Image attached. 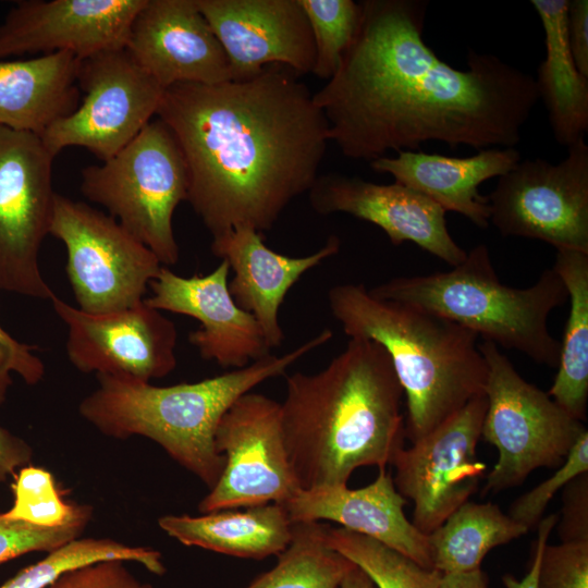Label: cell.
Returning <instances> with one entry per match:
<instances>
[{"instance_id":"obj_1","label":"cell","mask_w":588,"mask_h":588,"mask_svg":"<svg viewBox=\"0 0 588 588\" xmlns=\"http://www.w3.org/2000/svg\"><path fill=\"white\" fill-rule=\"evenodd\" d=\"M359 4L355 38L313 94L345 157L371 162L428 140L476 150L518 144L539 100L535 77L473 49L465 71L442 61L422 38L428 1Z\"/></svg>"},{"instance_id":"obj_2","label":"cell","mask_w":588,"mask_h":588,"mask_svg":"<svg viewBox=\"0 0 588 588\" xmlns=\"http://www.w3.org/2000/svg\"><path fill=\"white\" fill-rule=\"evenodd\" d=\"M313 94L280 64L246 79L163 90L156 117L182 150L186 201L212 238L240 226L262 234L308 193L330 142Z\"/></svg>"},{"instance_id":"obj_3","label":"cell","mask_w":588,"mask_h":588,"mask_svg":"<svg viewBox=\"0 0 588 588\" xmlns=\"http://www.w3.org/2000/svg\"><path fill=\"white\" fill-rule=\"evenodd\" d=\"M403 394L387 351L362 338L323 369L287 376L282 430L301 488L347 486L359 467L391 465L406 438Z\"/></svg>"},{"instance_id":"obj_4","label":"cell","mask_w":588,"mask_h":588,"mask_svg":"<svg viewBox=\"0 0 588 588\" xmlns=\"http://www.w3.org/2000/svg\"><path fill=\"white\" fill-rule=\"evenodd\" d=\"M332 336L333 332L324 329L283 355L270 354L243 368L191 383L157 387L127 376L98 373L97 389L81 401L78 412L105 436H142L155 441L211 489L225 462L215 445L222 416L240 396L284 375Z\"/></svg>"},{"instance_id":"obj_5","label":"cell","mask_w":588,"mask_h":588,"mask_svg":"<svg viewBox=\"0 0 588 588\" xmlns=\"http://www.w3.org/2000/svg\"><path fill=\"white\" fill-rule=\"evenodd\" d=\"M328 303L350 339L375 341L390 356L406 396L405 434L412 443L485 395L487 364L473 331L376 297L360 283L334 285Z\"/></svg>"},{"instance_id":"obj_6","label":"cell","mask_w":588,"mask_h":588,"mask_svg":"<svg viewBox=\"0 0 588 588\" xmlns=\"http://www.w3.org/2000/svg\"><path fill=\"white\" fill-rule=\"evenodd\" d=\"M369 291L453 321L537 364L558 367L561 344L550 333L548 319L568 295L553 268L531 286L511 287L499 280L489 248L479 244L450 271L397 277Z\"/></svg>"},{"instance_id":"obj_7","label":"cell","mask_w":588,"mask_h":588,"mask_svg":"<svg viewBox=\"0 0 588 588\" xmlns=\"http://www.w3.org/2000/svg\"><path fill=\"white\" fill-rule=\"evenodd\" d=\"M81 191L107 209L147 246L162 266L175 265L180 248L173 215L188 191L182 150L157 117L115 155L81 171Z\"/></svg>"},{"instance_id":"obj_8","label":"cell","mask_w":588,"mask_h":588,"mask_svg":"<svg viewBox=\"0 0 588 588\" xmlns=\"http://www.w3.org/2000/svg\"><path fill=\"white\" fill-rule=\"evenodd\" d=\"M487 364L481 437L498 450L483 493L520 485L539 467H556L587 428L526 381L498 345H479Z\"/></svg>"},{"instance_id":"obj_9","label":"cell","mask_w":588,"mask_h":588,"mask_svg":"<svg viewBox=\"0 0 588 588\" xmlns=\"http://www.w3.org/2000/svg\"><path fill=\"white\" fill-rule=\"evenodd\" d=\"M49 234L64 244L65 272L77 308L85 313L108 314L139 304L162 267L113 217L60 194Z\"/></svg>"},{"instance_id":"obj_10","label":"cell","mask_w":588,"mask_h":588,"mask_svg":"<svg viewBox=\"0 0 588 588\" xmlns=\"http://www.w3.org/2000/svg\"><path fill=\"white\" fill-rule=\"evenodd\" d=\"M53 159L39 135L0 125V291L56 295L39 267L57 194Z\"/></svg>"},{"instance_id":"obj_11","label":"cell","mask_w":588,"mask_h":588,"mask_svg":"<svg viewBox=\"0 0 588 588\" xmlns=\"http://www.w3.org/2000/svg\"><path fill=\"white\" fill-rule=\"evenodd\" d=\"M76 79L82 102L40 135L54 157L76 146L109 159L156 118L164 90L125 47L81 59Z\"/></svg>"},{"instance_id":"obj_12","label":"cell","mask_w":588,"mask_h":588,"mask_svg":"<svg viewBox=\"0 0 588 588\" xmlns=\"http://www.w3.org/2000/svg\"><path fill=\"white\" fill-rule=\"evenodd\" d=\"M567 150L558 164L524 160L499 177L488 199L502 235L588 254V146L581 137Z\"/></svg>"},{"instance_id":"obj_13","label":"cell","mask_w":588,"mask_h":588,"mask_svg":"<svg viewBox=\"0 0 588 588\" xmlns=\"http://www.w3.org/2000/svg\"><path fill=\"white\" fill-rule=\"evenodd\" d=\"M215 445L225 462L198 504L201 514L284 504L302 489L284 443L281 403L271 397L256 392L240 396L222 416Z\"/></svg>"},{"instance_id":"obj_14","label":"cell","mask_w":588,"mask_h":588,"mask_svg":"<svg viewBox=\"0 0 588 588\" xmlns=\"http://www.w3.org/2000/svg\"><path fill=\"white\" fill-rule=\"evenodd\" d=\"M486 409V395L471 400L408 449H401L391 463L396 490L414 503L412 523L426 536L478 488L486 471L477 456Z\"/></svg>"},{"instance_id":"obj_15","label":"cell","mask_w":588,"mask_h":588,"mask_svg":"<svg viewBox=\"0 0 588 588\" xmlns=\"http://www.w3.org/2000/svg\"><path fill=\"white\" fill-rule=\"evenodd\" d=\"M50 302L68 327V358L81 372L121 375L150 382L174 370L175 324L145 299L108 314L85 313L57 295Z\"/></svg>"},{"instance_id":"obj_16","label":"cell","mask_w":588,"mask_h":588,"mask_svg":"<svg viewBox=\"0 0 588 588\" xmlns=\"http://www.w3.org/2000/svg\"><path fill=\"white\" fill-rule=\"evenodd\" d=\"M145 0H22L0 24V61L69 52L77 59L125 47Z\"/></svg>"},{"instance_id":"obj_17","label":"cell","mask_w":588,"mask_h":588,"mask_svg":"<svg viewBox=\"0 0 588 588\" xmlns=\"http://www.w3.org/2000/svg\"><path fill=\"white\" fill-rule=\"evenodd\" d=\"M226 260L208 274L182 277L162 266L150 282L145 303L157 309L199 321L188 335L200 357L219 366L243 368L270 355V346L255 317L234 302L229 290Z\"/></svg>"},{"instance_id":"obj_18","label":"cell","mask_w":588,"mask_h":588,"mask_svg":"<svg viewBox=\"0 0 588 588\" xmlns=\"http://www.w3.org/2000/svg\"><path fill=\"white\" fill-rule=\"evenodd\" d=\"M220 41L231 79H246L280 64L313 72L316 50L298 0H196Z\"/></svg>"},{"instance_id":"obj_19","label":"cell","mask_w":588,"mask_h":588,"mask_svg":"<svg viewBox=\"0 0 588 588\" xmlns=\"http://www.w3.org/2000/svg\"><path fill=\"white\" fill-rule=\"evenodd\" d=\"M125 49L163 89L231 79L226 54L196 0H145Z\"/></svg>"},{"instance_id":"obj_20","label":"cell","mask_w":588,"mask_h":588,"mask_svg":"<svg viewBox=\"0 0 588 588\" xmlns=\"http://www.w3.org/2000/svg\"><path fill=\"white\" fill-rule=\"evenodd\" d=\"M320 215L343 212L378 225L390 242H413L451 267L467 255L451 236L446 211L425 195L401 185L377 184L339 173L318 175L308 191Z\"/></svg>"},{"instance_id":"obj_21","label":"cell","mask_w":588,"mask_h":588,"mask_svg":"<svg viewBox=\"0 0 588 588\" xmlns=\"http://www.w3.org/2000/svg\"><path fill=\"white\" fill-rule=\"evenodd\" d=\"M406 502L396 490L393 477L383 468L379 469L375 481L363 488L301 489L282 505L292 523L335 522L345 529L380 541L421 566L433 568L427 536L405 516Z\"/></svg>"},{"instance_id":"obj_22","label":"cell","mask_w":588,"mask_h":588,"mask_svg":"<svg viewBox=\"0 0 588 588\" xmlns=\"http://www.w3.org/2000/svg\"><path fill=\"white\" fill-rule=\"evenodd\" d=\"M340 246V238L331 235L317 252L291 257L266 246L264 235L255 229L240 226L212 238L210 248L234 273L229 282L234 302L255 317L273 348L284 339L279 310L287 292L304 273L338 254Z\"/></svg>"},{"instance_id":"obj_23","label":"cell","mask_w":588,"mask_h":588,"mask_svg":"<svg viewBox=\"0 0 588 588\" xmlns=\"http://www.w3.org/2000/svg\"><path fill=\"white\" fill-rule=\"evenodd\" d=\"M519 161L515 147L486 148L465 158L402 150L395 157L372 160L370 167L375 172L392 175L395 183L425 195L445 211H455L485 229L490 223L491 208L479 185L506 174Z\"/></svg>"},{"instance_id":"obj_24","label":"cell","mask_w":588,"mask_h":588,"mask_svg":"<svg viewBox=\"0 0 588 588\" xmlns=\"http://www.w3.org/2000/svg\"><path fill=\"white\" fill-rule=\"evenodd\" d=\"M78 61L69 52L0 61V125L41 135L79 105Z\"/></svg>"},{"instance_id":"obj_25","label":"cell","mask_w":588,"mask_h":588,"mask_svg":"<svg viewBox=\"0 0 588 588\" xmlns=\"http://www.w3.org/2000/svg\"><path fill=\"white\" fill-rule=\"evenodd\" d=\"M159 527L188 547L241 559L279 555L290 543L292 522L282 504L268 503L244 511L221 510L198 516L164 515Z\"/></svg>"},{"instance_id":"obj_26","label":"cell","mask_w":588,"mask_h":588,"mask_svg":"<svg viewBox=\"0 0 588 588\" xmlns=\"http://www.w3.org/2000/svg\"><path fill=\"white\" fill-rule=\"evenodd\" d=\"M543 30L546 57L536 79L555 140L571 146L588 130V77L572 57L567 40L568 0H531Z\"/></svg>"},{"instance_id":"obj_27","label":"cell","mask_w":588,"mask_h":588,"mask_svg":"<svg viewBox=\"0 0 588 588\" xmlns=\"http://www.w3.org/2000/svg\"><path fill=\"white\" fill-rule=\"evenodd\" d=\"M552 268L566 287L569 314L560 342L558 373L547 393L569 416L584 422L588 401V254L556 250Z\"/></svg>"},{"instance_id":"obj_28","label":"cell","mask_w":588,"mask_h":588,"mask_svg":"<svg viewBox=\"0 0 588 588\" xmlns=\"http://www.w3.org/2000/svg\"><path fill=\"white\" fill-rule=\"evenodd\" d=\"M527 531L499 505L467 501L427 535L432 567L441 574L480 568L490 550Z\"/></svg>"},{"instance_id":"obj_29","label":"cell","mask_w":588,"mask_h":588,"mask_svg":"<svg viewBox=\"0 0 588 588\" xmlns=\"http://www.w3.org/2000/svg\"><path fill=\"white\" fill-rule=\"evenodd\" d=\"M329 527L321 522L292 523L291 541L275 565L244 588H340L355 564L329 546Z\"/></svg>"},{"instance_id":"obj_30","label":"cell","mask_w":588,"mask_h":588,"mask_svg":"<svg viewBox=\"0 0 588 588\" xmlns=\"http://www.w3.org/2000/svg\"><path fill=\"white\" fill-rule=\"evenodd\" d=\"M107 560L136 562L157 576L167 571L162 554L156 549L128 546L110 538L79 537L19 571L0 588H46L71 569Z\"/></svg>"},{"instance_id":"obj_31","label":"cell","mask_w":588,"mask_h":588,"mask_svg":"<svg viewBox=\"0 0 588 588\" xmlns=\"http://www.w3.org/2000/svg\"><path fill=\"white\" fill-rule=\"evenodd\" d=\"M329 546L359 567L376 588H439L442 574L421 566L380 541L343 527H329Z\"/></svg>"},{"instance_id":"obj_32","label":"cell","mask_w":588,"mask_h":588,"mask_svg":"<svg viewBox=\"0 0 588 588\" xmlns=\"http://www.w3.org/2000/svg\"><path fill=\"white\" fill-rule=\"evenodd\" d=\"M316 50L311 74L330 79L359 27L360 4L352 0H298Z\"/></svg>"},{"instance_id":"obj_33","label":"cell","mask_w":588,"mask_h":588,"mask_svg":"<svg viewBox=\"0 0 588 588\" xmlns=\"http://www.w3.org/2000/svg\"><path fill=\"white\" fill-rule=\"evenodd\" d=\"M11 489L13 504L4 514L16 520L56 527L66 523L77 509V503L62 498L50 471L30 464L17 470Z\"/></svg>"},{"instance_id":"obj_34","label":"cell","mask_w":588,"mask_h":588,"mask_svg":"<svg viewBox=\"0 0 588 588\" xmlns=\"http://www.w3.org/2000/svg\"><path fill=\"white\" fill-rule=\"evenodd\" d=\"M91 515L90 505L78 504L74 515L63 525L41 527L0 513V564L29 552H51L79 538Z\"/></svg>"},{"instance_id":"obj_35","label":"cell","mask_w":588,"mask_h":588,"mask_svg":"<svg viewBox=\"0 0 588 588\" xmlns=\"http://www.w3.org/2000/svg\"><path fill=\"white\" fill-rule=\"evenodd\" d=\"M585 473H588L587 429L577 438L559 468L548 479L517 498L507 515L528 530L537 527L554 494Z\"/></svg>"},{"instance_id":"obj_36","label":"cell","mask_w":588,"mask_h":588,"mask_svg":"<svg viewBox=\"0 0 588 588\" xmlns=\"http://www.w3.org/2000/svg\"><path fill=\"white\" fill-rule=\"evenodd\" d=\"M537 588H588V540L546 544Z\"/></svg>"},{"instance_id":"obj_37","label":"cell","mask_w":588,"mask_h":588,"mask_svg":"<svg viewBox=\"0 0 588 588\" xmlns=\"http://www.w3.org/2000/svg\"><path fill=\"white\" fill-rule=\"evenodd\" d=\"M46 588H155L138 578L122 560L87 564L62 574Z\"/></svg>"},{"instance_id":"obj_38","label":"cell","mask_w":588,"mask_h":588,"mask_svg":"<svg viewBox=\"0 0 588 588\" xmlns=\"http://www.w3.org/2000/svg\"><path fill=\"white\" fill-rule=\"evenodd\" d=\"M37 350L35 345L17 341L0 323V405L4 403L12 384V372L29 385L42 379L45 365L35 353Z\"/></svg>"},{"instance_id":"obj_39","label":"cell","mask_w":588,"mask_h":588,"mask_svg":"<svg viewBox=\"0 0 588 588\" xmlns=\"http://www.w3.org/2000/svg\"><path fill=\"white\" fill-rule=\"evenodd\" d=\"M559 535L561 541L588 540V473L564 487Z\"/></svg>"},{"instance_id":"obj_40","label":"cell","mask_w":588,"mask_h":588,"mask_svg":"<svg viewBox=\"0 0 588 588\" xmlns=\"http://www.w3.org/2000/svg\"><path fill=\"white\" fill-rule=\"evenodd\" d=\"M567 40L578 71L588 77V1L568 0Z\"/></svg>"},{"instance_id":"obj_41","label":"cell","mask_w":588,"mask_h":588,"mask_svg":"<svg viewBox=\"0 0 588 588\" xmlns=\"http://www.w3.org/2000/svg\"><path fill=\"white\" fill-rule=\"evenodd\" d=\"M32 446L22 438L0 426V481L15 476L16 470L30 464Z\"/></svg>"},{"instance_id":"obj_42","label":"cell","mask_w":588,"mask_h":588,"mask_svg":"<svg viewBox=\"0 0 588 588\" xmlns=\"http://www.w3.org/2000/svg\"><path fill=\"white\" fill-rule=\"evenodd\" d=\"M558 515L551 514L542 518L538 527V536L534 546L532 560L528 569V573L523 579H517L511 574H504L502 576V583L505 588H537V574L540 563V558L543 551V548L548 543L549 536L558 523Z\"/></svg>"},{"instance_id":"obj_43","label":"cell","mask_w":588,"mask_h":588,"mask_svg":"<svg viewBox=\"0 0 588 588\" xmlns=\"http://www.w3.org/2000/svg\"><path fill=\"white\" fill-rule=\"evenodd\" d=\"M439 588H489V578L481 567L465 573L442 574Z\"/></svg>"},{"instance_id":"obj_44","label":"cell","mask_w":588,"mask_h":588,"mask_svg":"<svg viewBox=\"0 0 588 588\" xmlns=\"http://www.w3.org/2000/svg\"><path fill=\"white\" fill-rule=\"evenodd\" d=\"M340 588H376L371 579L355 565L344 577Z\"/></svg>"}]
</instances>
